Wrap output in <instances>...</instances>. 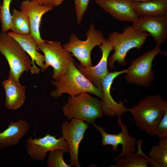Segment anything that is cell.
<instances>
[{"instance_id": "cell-3", "label": "cell", "mask_w": 167, "mask_h": 167, "mask_svg": "<svg viewBox=\"0 0 167 167\" xmlns=\"http://www.w3.org/2000/svg\"><path fill=\"white\" fill-rule=\"evenodd\" d=\"M75 63V62H71L65 74L58 80L51 82L55 88L51 91L50 96L57 98L64 93L74 96L88 93L94 94L101 99V91L80 71Z\"/></svg>"}, {"instance_id": "cell-13", "label": "cell", "mask_w": 167, "mask_h": 167, "mask_svg": "<svg viewBox=\"0 0 167 167\" xmlns=\"http://www.w3.org/2000/svg\"><path fill=\"white\" fill-rule=\"evenodd\" d=\"M135 29L148 33L157 45L160 46L167 37V15L139 17L132 23Z\"/></svg>"}, {"instance_id": "cell-23", "label": "cell", "mask_w": 167, "mask_h": 167, "mask_svg": "<svg viewBox=\"0 0 167 167\" xmlns=\"http://www.w3.org/2000/svg\"><path fill=\"white\" fill-rule=\"evenodd\" d=\"M11 29L15 33L26 35L30 34V26L28 16L21 11L13 10Z\"/></svg>"}, {"instance_id": "cell-29", "label": "cell", "mask_w": 167, "mask_h": 167, "mask_svg": "<svg viewBox=\"0 0 167 167\" xmlns=\"http://www.w3.org/2000/svg\"><path fill=\"white\" fill-rule=\"evenodd\" d=\"M64 0H54V7L60 5Z\"/></svg>"}, {"instance_id": "cell-21", "label": "cell", "mask_w": 167, "mask_h": 167, "mask_svg": "<svg viewBox=\"0 0 167 167\" xmlns=\"http://www.w3.org/2000/svg\"><path fill=\"white\" fill-rule=\"evenodd\" d=\"M143 139L137 141L138 150L133 153L119 159L113 167H147L150 161L148 156L143 153L141 149Z\"/></svg>"}, {"instance_id": "cell-17", "label": "cell", "mask_w": 167, "mask_h": 167, "mask_svg": "<svg viewBox=\"0 0 167 167\" xmlns=\"http://www.w3.org/2000/svg\"><path fill=\"white\" fill-rule=\"evenodd\" d=\"M2 83L5 92L6 107L11 110L20 108L25 100L26 87L16 80L10 71L8 78Z\"/></svg>"}, {"instance_id": "cell-25", "label": "cell", "mask_w": 167, "mask_h": 167, "mask_svg": "<svg viewBox=\"0 0 167 167\" xmlns=\"http://www.w3.org/2000/svg\"><path fill=\"white\" fill-rule=\"evenodd\" d=\"M65 152L60 149H54L49 152L47 162L48 167H70L71 165L64 161L63 156Z\"/></svg>"}, {"instance_id": "cell-9", "label": "cell", "mask_w": 167, "mask_h": 167, "mask_svg": "<svg viewBox=\"0 0 167 167\" xmlns=\"http://www.w3.org/2000/svg\"><path fill=\"white\" fill-rule=\"evenodd\" d=\"M117 122L121 128V131L115 134H110L105 131V128L96 125L94 122L92 124L100 132L102 136V144L105 146L111 145L113 148L111 151L116 152L119 144L122 146L120 154L114 160L116 161L118 159L136 152L137 140L133 136L129 135L127 126L122 123L121 116H118Z\"/></svg>"}, {"instance_id": "cell-20", "label": "cell", "mask_w": 167, "mask_h": 167, "mask_svg": "<svg viewBox=\"0 0 167 167\" xmlns=\"http://www.w3.org/2000/svg\"><path fill=\"white\" fill-rule=\"evenodd\" d=\"M133 7L139 17L167 15V0L134 2Z\"/></svg>"}, {"instance_id": "cell-30", "label": "cell", "mask_w": 167, "mask_h": 167, "mask_svg": "<svg viewBox=\"0 0 167 167\" xmlns=\"http://www.w3.org/2000/svg\"><path fill=\"white\" fill-rule=\"evenodd\" d=\"M134 2H141L147 1L150 0H131Z\"/></svg>"}, {"instance_id": "cell-16", "label": "cell", "mask_w": 167, "mask_h": 167, "mask_svg": "<svg viewBox=\"0 0 167 167\" xmlns=\"http://www.w3.org/2000/svg\"><path fill=\"white\" fill-rule=\"evenodd\" d=\"M54 7L40 4L32 0L23 1L21 4L20 11L28 16L30 23V34L34 38L37 45L43 41L41 36L40 26L42 16L51 11Z\"/></svg>"}, {"instance_id": "cell-1", "label": "cell", "mask_w": 167, "mask_h": 167, "mask_svg": "<svg viewBox=\"0 0 167 167\" xmlns=\"http://www.w3.org/2000/svg\"><path fill=\"white\" fill-rule=\"evenodd\" d=\"M167 101L161 95L146 96L134 107L127 108L137 127L147 134L155 136L156 127L164 114Z\"/></svg>"}, {"instance_id": "cell-2", "label": "cell", "mask_w": 167, "mask_h": 167, "mask_svg": "<svg viewBox=\"0 0 167 167\" xmlns=\"http://www.w3.org/2000/svg\"><path fill=\"white\" fill-rule=\"evenodd\" d=\"M149 36L148 33L136 29L132 25L126 27L122 33L116 31L111 33L107 39L111 42L114 52L108 59V66L110 69H113L114 63L116 61L125 66L128 52L134 48L140 49Z\"/></svg>"}, {"instance_id": "cell-27", "label": "cell", "mask_w": 167, "mask_h": 167, "mask_svg": "<svg viewBox=\"0 0 167 167\" xmlns=\"http://www.w3.org/2000/svg\"><path fill=\"white\" fill-rule=\"evenodd\" d=\"M155 136L159 139L167 137V107L165 108L163 117L156 127Z\"/></svg>"}, {"instance_id": "cell-14", "label": "cell", "mask_w": 167, "mask_h": 167, "mask_svg": "<svg viewBox=\"0 0 167 167\" xmlns=\"http://www.w3.org/2000/svg\"><path fill=\"white\" fill-rule=\"evenodd\" d=\"M127 69L120 71L109 72L103 79L101 91L102 108L103 114L108 117L122 115L128 111L122 100L119 102L115 101L110 94V89L114 79L119 75L126 73Z\"/></svg>"}, {"instance_id": "cell-26", "label": "cell", "mask_w": 167, "mask_h": 167, "mask_svg": "<svg viewBox=\"0 0 167 167\" xmlns=\"http://www.w3.org/2000/svg\"><path fill=\"white\" fill-rule=\"evenodd\" d=\"M89 1L90 0H74L76 19L78 24L82 21L88 9Z\"/></svg>"}, {"instance_id": "cell-22", "label": "cell", "mask_w": 167, "mask_h": 167, "mask_svg": "<svg viewBox=\"0 0 167 167\" xmlns=\"http://www.w3.org/2000/svg\"><path fill=\"white\" fill-rule=\"evenodd\" d=\"M148 153L150 165L154 167H167V137L160 139Z\"/></svg>"}, {"instance_id": "cell-12", "label": "cell", "mask_w": 167, "mask_h": 167, "mask_svg": "<svg viewBox=\"0 0 167 167\" xmlns=\"http://www.w3.org/2000/svg\"><path fill=\"white\" fill-rule=\"evenodd\" d=\"M99 46L102 52V56L96 66L84 67L76 63L75 65L80 71L101 91L103 80L109 72L107 67L108 59L110 53L113 50V47L111 42L105 38Z\"/></svg>"}, {"instance_id": "cell-10", "label": "cell", "mask_w": 167, "mask_h": 167, "mask_svg": "<svg viewBox=\"0 0 167 167\" xmlns=\"http://www.w3.org/2000/svg\"><path fill=\"white\" fill-rule=\"evenodd\" d=\"M88 124L79 119L72 118L70 122L66 121L62 125V134L69 148L71 166L81 167L78 159L79 146L89 127Z\"/></svg>"}, {"instance_id": "cell-5", "label": "cell", "mask_w": 167, "mask_h": 167, "mask_svg": "<svg viewBox=\"0 0 167 167\" xmlns=\"http://www.w3.org/2000/svg\"><path fill=\"white\" fill-rule=\"evenodd\" d=\"M62 112L69 120L76 118L88 123L103 115L101 100L88 93L69 96L63 107Z\"/></svg>"}, {"instance_id": "cell-7", "label": "cell", "mask_w": 167, "mask_h": 167, "mask_svg": "<svg viewBox=\"0 0 167 167\" xmlns=\"http://www.w3.org/2000/svg\"><path fill=\"white\" fill-rule=\"evenodd\" d=\"M38 47L43 53L45 58L44 66L41 71L52 66L53 69L52 78L54 80H58L66 72L71 63L75 62L72 54L58 41L44 40Z\"/></svg>"}, {"instance_id": "cell-31", "label": "cell", "mask_w": 167, "mask_h": 167, "mask_svg": "<svg viewBox=\"0 0 167 167\" xmlns=\"http://www.w3.org/2000/svg\"><path fill=\"white\" fill-rule=\"evenodd\" d=\"M1 5L0 4V8H1Z\"/></svg>"}, {"instance_id": "cell-15", "label": "cell", "mask_w": 167, "mask_h": 167, "mask_svg": "<svg viewBox=\"0 0 167 167\" xmlns=\"http://www.w3.org/2000/svg\"><path fill=\"white\" fill-rule=\"evenodd\" d=\"M96 3L115 19L121 22H133L139 16L131 0H95Z\"/></svg>"}, {"instance_id": "cell-6", "label": "cell", "mask_w": 167, "mask_h": 167, "mask_svg": "<svg viewBox=\"0 0 167 167\" xmlns=\"http://www.w3.org/2000/svg\"><path fill=\"white\" fill-rule=\"evenodd\" d=\"M86 35L87 39L82 41L75 34L72 33L68 41L62 45L78 60L80 65L88 67L92 66L91 59L92 50L95 47L100 45L105 38L103 32L96 29L92 22Z\"/></svg>"}, {"instance_id": "cell-18", "label": "cell", "mask_w": 167, "mask_h": 167, "mask_svg": "<svg viewBox=\"0 0 167 167\" xmlns=\"http://www.w3.org/2000/svg\"><path fill=\"white\" fill-rule=\"evenodd\" d=\"M29 127V124L22 119L10 122L7 128L0 133V150L18 143Z\"/></svg>"}, {"instance_id": "cell-19", "label": "cell", "mask_w": 167, "mask_h": 167, "mask_svg": "<svg viewBox=\"0 0 167 167\" xmlns=\"http://www.w3.org/2000/svg\"><path fill=\"white\" fill-rule=\"evenodd\" d=\"M7 33L15 40L29 55L34 66H37L35 64V62L42 69L44 66V56L38 51L40 49L31 34L21 35L13 32H10Z\"/></svg>"}, {"instance_id": "cell-11", "label": "cell", "mask_w": 167, "mask_h": 167, "mask_svg": "<svg viewBox=\"0 0 167 167\" xmlns=\"http://www.w3.org/2000/svg\"><path fill=\"white\" fill-rule=\"evenodd\" d=\"M26 147L31 158L40 161L45 159L48 152L54 149H61L65 153L69 152L68 144L63 136L57 139L49 134L34 139L29 136L27 140Z\"/></svg>"}, {"instance_id": "cell-28", "label": "cell", "mask_w": 167, "mask_h": 167, "mask_svg": "<svg viewBox=\"0 0 167 167\" xmlns=\"http://www.w3.org/2000/svg\"><path fill=\"white\" fill-rule=\"evenodd\" d=\"M42 5L50 6L54 7V0H32Z\"/></svg>"}, {"instance_id": "cell-8", "label": "cell", "mask_w": 167, "mask_h": 167, "mask_svg": "<svg viewBox=\"0 0 167 167\" xmlns=\"http://www.w3.org/2000/svg\"><path fill=\"white\" fill-rule=\"evenodd\" d=\"M159 54H165L159 46L156 45L152 50L132 61L127 69L124 77L126 82L148 88L154 78V73L152 69V62Z\"/></svg>"}, {"instance_id": "cell-24", "label": "cell", "mask_w": 167, "mask_h": 167, "mask_svg": "<svg viewBox=\"0 0 167 167\" xmlns=\"http://www.w3.org/2000/svg\"><path fill=\"white\" fill-rule=\"evenodd\" d=\"M12 0H3L0 9V19L2 32L6 33L11 29V15L10 10V3Z\"/></svg>"}, {"instance_id": "cell-4", "label": "cell", "mask_w": 167, "mask_h": 167, "mask_svg": "<svg viewBox=\"0 0 167 167\" xmlns=\"http://www.w3.org/2000/svg\"><path fill=\"white\" fill-rule=\"evenodd\" d=\"M0 52L5 57L10 68L9 71L19 81L24 72L39 74L40 70L34 66L31 59L19 43L8 33H0Z\"/></svg>"}]
</instances>
